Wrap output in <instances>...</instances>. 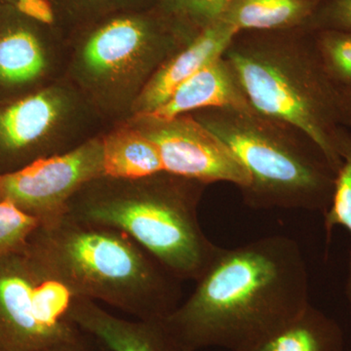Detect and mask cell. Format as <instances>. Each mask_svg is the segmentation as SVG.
<instances>
[{"label": "cell", "mask_w": 351, "mask_h": 351, "mask_svg": "<svg viewBox=\"0 0 351 351\" xmlns=\"http://www.w3.org/2000/svg\"><path fill=\"white\" fill-rule=\"evenodd\" d=\"M195 282L189 299L162 318L189 351L255 350L311 304L306 261L286 235L221 247Z\"/></svg>", "instance_id": "cell-1"}, {"label": "cell", "mask_w": 351, "mask_h": 351, "mask_svg": "<svg viewBox=\"0 0 351 351\" xmlns=\"http://www.w3.org/2000/svg\"><path fill=\"white\" fill-rule=\"evenodd\" d=\"M223 57L254 110L299 128L339 169V135L351 129V94L328 73L313 32H239Z\"/></svg>", "instance_id": "cell-2"}, {"label": "cell", "mask_w": 351, "mask_h": 351, "mask_svg": "<svg viewBox=\"0 0 351 351\" xmlns=\"http://www.w3.org/2000/svg\"><path fill=\"white\" fill-rule=\"evenodd\" d=\"M34 255L75 298L101 302L135 319H162L179 306L181 281L125 233L58 217L27 241Z\"/></svg>", "instance_id": "cell-3"}, {"label": "cell", "mask_w": 351, "mask_h": 351, "mask_svg": "<svg viewBox=\"0 0 351 351\" xmlns=\"http://www.w3.org/2000/svg\"><path fill=\"white\" fill-rule=\"evenodd\" d=\"M206 186L165 171L137 179L103 176L71 198L64 215L125 233L178 280L196 281L221 249L198 218Z\"/></svg>", "instance_id": "cell-4"}, {"label": "cell", "mask_w": 351, "mask_h": 351, "mask_svg": "<svg viewBox=\"0 0 351 351\" xmlns=\"http://www.w3.org/2000/svg\"><path fill=\"white\" fill-rule=\"evenodd\" d=\"M233 152L248 173L247 206L324 214L337 171L319 145L297 127L254 110L217 108L189 113Z\"/></svg>", "instance_id": "cell-5"}, {"label": "cell", "mask_w": 351, "mask_h": 351, "mask_svg": "<svg viewBox=\"0 0 351 351\" xmlns=\"http://www.w3.org/2000/svg\"><path fill=\"white\" fill-rule=\"evenodd\" d=\"M197 34L156 5L110 14L84 24L69 82L94 112L125 120L157 69Z\"/></svg>", "instance_id": "cell-6"}, {"label": "cell", "mask_w": 351, "mask_h": 351, "mask_svg": "<svg viewBox=\"0 0 351 351\" xmlns=\"http://www.w3.org/2000/svg\"><path fill=\"white\" fill-rule=\"evenodd\" d=\"M75 299L27 243L0 257V351H36L76 336Z\"/></svg>", "instance_id": "cell-7"}, {"label": "cell", "mask_w": 351, "mask_h": 351, "mask_svg": "<svg viewBox=\"0 0 351 351\" xmlns=\"http://www.w3.org/2000/svg\"><path fill=\"white\" fill-rule=\"evenodd\" d=\"M87 108L92 110L69 82L0 103V175L82 144L78 130Z\"/></svg>", "instance_id": "cell-8"}, {"label": "cell", "mask_w": 351, "mask_h": 351, "mask_svg": "<svg viewBox=\"0 0 351 351\" xmlns=\"http://www.w3.org/2000/svg\"><path fill=\"white\" fill-rule=\"evenodd\" d=\"M103 176V142L99 136L64 154L0 175V201H8L23 213L44 223L63 216L71 198Z\"/></svg>", "instance_id": "cell-9"}, {"label": "cell", "mask_w": 351, "mask_h": 351, "mask_svg": "<svg viewBox=\"0 0 351 351\" xmlns=\"http://www.w3.org/2000/svg\"><path fill=\"white\" fill-rule=\"evenodd\" d=\"M151 140L165 172L205 184L228 182L242 191L250 182L237 156L193 115L172 119L138 115L124 120Z\"/></svg>", "instance_id": "cell-10"}, {"label": "cell", "mask_w": 351, "mask_h": 351, "mask_svg": "<svg viewBox=\"0 0 351 351\" xmlns=\"http://www.w3.org/2000/svg\"><path fill=\"white\" fill-rule=\"evenodd\" d=\"M21 12L0 6V103L20 98L49 84L54 55L52 29Z\"/></svg>", "instance_id": "cell-11"}, {"label": "cell", "mask_w": 351, "mask_h": 351, "mask_svg": "<svg viewBox=\"0 0 351 351\" xmlns=\"http://www.w3.org/2000/svg\"><path fill=\"white\" fill-rule=\"evenodd\" d=\"M237 34L232 25L221 20L200 32L157 69L134 104L131 117L149 114L161 107L182 83L223 56Z\"/></svg>", "instance_id": "cell-12"}, {"label": "cell", "mask_w": 351, "mask_h": 351, "mask_svg": "<svg viewBox=\"0 0 351 351\" xmlns=\"http://www.w3.org/2000/svg\"><path fill=\"white\" fill-rule=\"evenodd\" d=\"M69 316L76 326L110 351H189L168 331L162 319H123L98 302L82 298L73 300Z\"/></svg>", "instance_id": "cell-13"}, {"label": "cell", "mask_w": 351, "mask_h": 351, "mask_svg": "<svg viewBox=\"0 0 351 351\" xmlns=\"http://www.w3.org/2000/svg\"><path fill=\"white\" fill-rule=\"evenodd\" d=\"M217 108L253 110L223 56L200 69L182 83L161 107L145 115L172 119Z\"/></svg>", "instance_id": "cell-14"}, {"label": "cell", "mask_w": 351, "mask_h": 351, "mask_svg": "<svg viewBox=\"0 0 351 351\" xmlns=\"http://www.w3.org/2000/svg\"><path fill=\"white\" fill-rule=\"evenodd\" d=\"M320 0H232L221 20L237 32L304 29Z\"/></svg>", "instance_id": "cell-15"}, {"label": "cell", "mask_w": 351, "mask_h": 351, "mask_svg": "<svg viewBox=\"0 0 351 351\" xmlns=\"http://www.w3.org/2000/svg\"><path fill=\"white\" fill-rule=\"evenodd\" d=\"M105 174L120 179H137L164 171L156 145L124 121L101 136Z\"/></svg>", "instance_id": "cell-16"}, {"label": "cell", "mask_w": 351, "mask_h": 351, "mask_svg": "<svg viewBox=\"0 0 351 351\" xmlns=\"http://www.w3.org/2000/svg\"><path fill=\"white\" fill-rule=\"evenodd\" d=\"M253 351H345V336L336 320L308 304Z\"/></svg>", "instance_id": "cell-17"}, {"label": "cell", "mask_w": 351, "mask_h": 351, "mask_svg": "<svg viewBox=\"0 0 351 351\" xmlns=\"http://www.w3.org/2000/svg\"><path fill=\"white\" fill-rule=\"evenodd\" d=\"M338 154L341 165L337 170L334 191L329 207L324 212V226L329 243L332 230L336 226H343L351 239V131L343 129L338 140ZM346 295L351 304V248L348 274L346 279Z\"/></svg>", "instance_id": "cell-18"}, {"label": "cell", "mask_w": 351, "mask_h": 351, "mask_svg": "<svg viewBox=\"0 0 351 351\" xmlns=\"http://www.w3.org/2000/svg\"><path fill=\"white\" fill-rule=\"evenodd\" d=\"M232 0H156V6L176 22L199 34L221 20Z\"/></svg>", "instance_id": "cell-19"}, {"label": "cell", "mask_w": 351, "mask_h": 351, "mask_svg": "<svg viewBox=\"0 0 351 351\" xmlns=\"http://www.w3.org/2000/svg\"><path fill=\"white\" fill-rule=\"evenodd\" d=\"M328 73L351 94V32H313Z\"/></svg>", "instance_id": "cell-20"}, {"label": "cell", "mask_w": 351, "mask_h": 351, "mask_svg": "<svg viewBox=\"0 0 351 351\" xmlns=\"http://www.w3.org/2000/svg\"><path fill=\"white\" fill-rule=\"evenodd\" d=\"M55 6L83 25L123 11L151 8L156 0H52Z\"/></svg>", "instance_id": "cell-21"}, {"label": "cell", "mask_w": 351, "mask_h": 351, "mask_svg": "<svg viewBox=\"0 0 351 351\" xmlns=\"http://www.w3.org/2000/svg\"><path fill=\"white\" fill-rule=\"evenodd\" d=\"M39 223L8 201H0V257L24 246Z\"/></svg>", "instance_id": "cell-22"}, {"label": "cell", "mask_w": 351, "mask_h": 351, "mask_svg": "<svg viewBox=\"0 0 351 351\" xmlns=\"http://www.w3.org/2000/svg\"><path fill=\"white\" fill-rule=\"evenodd\" d=\"M304 29L351 32V0H320Z\"/></svg>", "instance_id": "cell-23"}, {"label": "cell", "mask_w": 351, "mask_h": 351, "mask_svg": "<svg viewBox=\"0 0 351 351\" xmlns=\"http://www.w3.org/2000/svg\"><path fill=\"white\" fill-rule=\"evenodd\" d=\"M36 351H110L98 339L84 331L73 338L64 339L54 345Z\"/></svg>", "instance_id": "cell-24"}, {"label": "cell", "mask_w": 351, "mask_h": 351, "mask_svg": "<svg viewBox=\"0 0 351 351\" xmlns=\"http://www.w3.org/2000/svg\"><path fill=\"white\" fill-rule=\"evenodd\" d=\"M13 6L32 19L54 27L56 15L52 0H16Z\"/></svg>", "instance_id": "cell-25"}, {"label": "cell", "mask_w": 351, "mask_h": 351, "mask_svg": "<svg viewBox=\"0 0 351 351\" xmlns=\"http://www.w3.org/2000/svg\"><path fill=\"white\" fill-rule=\"evenodd\" d=\"M16 0H0V4H8V5H14Z\"/></svg>", "instance_id": "cell-26"}, {"label": "cell", "mask_w": 351, "mask_h": 351, "mask_svg": "<svg viewBox=\"0 0 351 351\" xmlns=\"http://www.w3.org/2000/svg\"><path fill=\"white\" fill-rule=\"evenodd\" d=\"M0 6H1V4H0Z\"/></svg>", "instance_id": "cell-27"}]
</instances>
